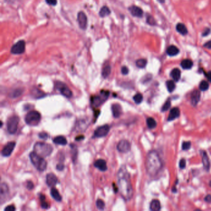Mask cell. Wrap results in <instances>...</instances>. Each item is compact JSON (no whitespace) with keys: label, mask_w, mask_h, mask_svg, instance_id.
<instances>
[{"label":"cell","mask_w":211,"mask_h":211,"mask_svg":"<svg viewBox=\"0 0 211 211\" xmlns=\"http://www.w3.org/2000/svg\"><path fill=\"white\" fill-rule=\"evenodd\" d=\"M136 64L139 68H143L147 64V60L145 59H139L136 61Z\"/></svg>","instance_id":"obj_33"},{"label":"cell","mask_w":211,"mask_h":211,"mask_svg":"<svg viewBox=\"0 0 211 211\" xmlns=\"http://www.w3.org/2000/svg\"><path fill=\"white\" fill-rule=\"evenodd\" d=\"M110 131V126L108 125H105L97 127L94 131V138H102L106 136Z\"/></svg>","instance_id":"obj_10"},{"label":"cell","mask_w":211,"mask_h":211,"mask_svg":"<svg viewBox=\"0 0 211 211\" xmlns=\"http://www.w3.org/2000/svg\"><path fill=\"white\" fill-rule=\"evenodd\" d=\"M41 120L40 113L37 111H30L27 113L25 117V121L28 125L31 126H37Z\"/></svg>","instance_id":"obj_5"},{"label":"cell","mask_w":211,"mask_h":211,"mask_svg":"<svg viewBox=\"0 0 211 211\" xmlns=\"http://www.w3.org/2000/svg\"><path fill=\"white\" fill-rule=\"evenodd\" d=\"M34 152L42 157H47L51 155L53 147L50 144L43 142H37L34 145Z\"/></svg>","instance_id":"obj_3"},{"label":"cell","mask_w":211,"mask_h":211,"mask_svg":"<svg viewBox=\"0 0 211 211\" xmlns=\"http://www.w3.org/2000/svg\"><path fill=\"white\" fill-rule=\"evenodd\" d=\"M131 14L133 16L141 17L143 15V11L141 8L136 6H132L129 8Z\"/></svg>","instance_id":"obj_17"},{"label":"cell","mask_w":211,"mask_h":211,"mask_svg":"<svg viewBox=\"0 0 211 211\" xmlns=\"http://www.w3.org/2000/svg\"><path fill=\"white\" fill-rule=\"evenodd\" d=\"M84 137L83 136H77V137L76 138V140H82L84 139Z\"/></svg>","instance_id":"obj_55"},{"label":"cell","mask_w":211,"mask_h":211,"mask_svg":"<svg viewBox=\"0 0 211 211\" xmlns=\"http://www.w3.org/2000/svg\"><path fill=\"white\" fill-rule=\"evenodd\" d=\"M56 87L58 89L60 93L66 97V98H71L73 96L72 91L69 89V87L64 83L61 82H56Z\"/></svg>","instance_id":"obj_8"},{"label":"cell","mask_w":211,"mask_h":211,"mask_svg":"<svg viewBox=\"0 0 211 211\" xmlns=\"http://www.w3.org/2000/svg\"><path fill=\"white\" fill-rule=\"evenodd\" d=\"M96 206L97 208L100 210H103L105 208V203L102 199H98L96 202Z\"/></svg>","instance_id":"obj_37"},{"label":"cell","mask_w":211,"mask_h":211,"mask_svg":"<svg viewBox=\"0 0 211 211\" xmlns=\"http://www.w3.org/2000/svg\"><path fill=\"white\" fill-rule=\"evenodd\" d=\"M118 188L121 196L125 200L129 201L133 196V189L132 186L130 175L125 166L120 169L117 175Z\"/></svg>","instance_id":"obj_1"},{"label":"cell","mask_w":211,"mask_h":211,"mask_svg":"<svg viewBox=\"0 0 211 211\" xmlns=\"http://www.w3.org/2000/svg\"><path fill=\"white\" fill-rule=\"evenodd\" d=\"M210 29H209V28H206L204 30V31L203 32V36L204 37V36H208V35L210 34Z\"/></svg>","instance_id":"obj_51"},{"label":"cell","mask_w":211,"mask_h":211,"mask_svg":"<svg viewBox=\"0 0 211 211\" xmlns=\"http://www.w3.org/2000/svg\"><path fill=\"white\" fill-rule=\"evenodd\" d=\"M209 84L207 81H201V82L200 83L199 89L201 90L206 91L209 89Z\"/></svg>","instance_id":"obj_34"},{"label":"cell","mask_w":211,"mask_h":211,"mask_svg":"<svg viewBox=\"0 0 211 211\" xmlns=\"http://www.w3.org/2000/svg\"><path fill=\"white\" fill-rule=\"evenodd\" d=\"M110 14V10L107 6H103L99 12V15L102 17H106Z\"/></svg>","instance_id":"obj_30"},{"label":"cell","mask_w":211,"mask_h":211,"mask_svg":"<svg viewBox=\"0 0 211 211\" xmlns=\"http://www.w3.org/2000/svg\"><path fill=\"white\" fill-rule=\"evenodd\" d=\"M171 76L175 81L176 82L178 81L179 80L180 77H181V72H180V70L178 68L173 69L171 72Z\"/></svg>","instance_id":"obj_26"},{"label":"cell","mask_w":211,"mask_h":211,"mask_svg":"<svg viewBox=\"0 0 211 211\" xmlns=\"http://www.w3.org/2000/svg\"><path fill=\"white\" fill-rule=\"evenodd\" d=\"M162 163L160 157L156 151H151L148 153L146 160V168L147 173L154 177L160 171Z\"/></svg>","instance_id":"obj_2"},{"label":"cell","mask_w":211,"mask_h":211,"mask_svg":"<svg viewBox=\"0 0 211 211\" xmlns=\"http://www.w3.org/2000/svg\"><path fill=\"white\" fill-rule=\"evenodd\" d=\"M41 207L43 209H48L49 208V205L45 201H41Z\"/></svg>","instance_id":"obj_48"},{"label":"cell","mask_w":211,"mask_h":211,"mask_svg":"<svg viewBox=\"0 0 211 211\" xmlns=\"http://www.w3.org/2000/svg\"><path fill=\"white\" fill-rule=\"evenodd\" d=\"M16 142L12 141L8 142L6 146H4L1 151V155L4 157H9L11 156L13 150L15 147Z\"/></svg>","instance_id":"obj_13"},{"label":"cell","mask_w":211,"mask_h":211,"mask_svg":"<svg viewBox=\"0 0 211 211\" xmlns=\"http://www.w3.org/2000/svg\"><path fill=\"white\" fill-rule=\"evenodd\" d=\"M25 49V43L24 40H19L11 47V53L14 55H21L24 53Z\"/></svg>","instance_id":"obj_9"},{"label":"cell","mask_w":211,"mask_h":211,"mask_svg":"<svg viewBox=\"0 0 211 211\" xmlns=\"http://www.w3.org/2000/svg\"><path fill=\"white\" fill-rule=\"evenodd\" d=\"M77 22L79 27L82 29L85 30L87 26V17L85 13L82 11H80L77 14Z\"/></svg>","instance_id":"obj_12"},{"label":"cell","mask_w":211,"mask_h":211,"mask_svg":"<svg viewBox=\"0 0 211 211\" xmlns=\"http://www.w3.org/2000/svg\"><path fill=\"white\" fill-rule=\"evenodd\" d=\"M38 136L40 138L44 139V140H46L48 138V133H46V132H42V133H40L38 134Z\"/></svg>","instance_id":"obj_43"},{"label":"cell","mask_w":211,"mask_h":211,"mask_svg":"<svg viewBox=\"0 0 211 211\" xmlns=\"http://www.w3.org/2000/svg\"><path fill=\"white\" fill-rule=\"evenodd\" d=\"M118 151L122 153H126L131 149V144L128 140L123 139L118 142L117 145Z\"/></svg>","instance_id":"obj_11"},{"label":"cell","mask_w":211,"mask_h":211,"mask_svg":"<svg viewBox=\"0 0 211 211\" xmlns=\"http://www.w3.org/2000/svg\"><path fill=\"white\" fill-rule=\"evenodd\" d=\"M179 50L178 48L174 45L170 46L167 48V50H166V53L171 56L177 55L179 53Z\"/></svg>","instance_id":"obj_23"},{"label":"cell","mask_w":211,"mask_h":211,"mask_svg":"<svg viewBox=\"0 0 211 211\" xmlns=\"http://www.w3.org/2000/svg\"><path fill=\"white\" fill-rule=\"evenodd\" d=\"M191 144L190 142H189V141L184 142L182 144V149L184 151L188 150V149H190L191 147Z\"/></svg>","instance_id":"obj_42"},{"label":"cell","mask_w":211,"mask_h":211,"mask_svg":"<svg viewBox=\"0 0 211 211\" xmlns=\"http://www.w3.org/2000/svg\"><path fill=\"white\" fill-rule=\"evenodd\" d=\"M22 94H23V90L21 89H16L11 92L10 96L11 97V98H17L21 95Z\"/></svg>","instance_id":"obj_36"},{"label":"cell","mask_w":211,"mask_h":211,"mask_svg":"<svg viewBox=\"0 0 211 211\" xmlns=\"http://www.w3.org/2000/svg\"><path fill=\"white\" fill-rule=\"evenodd\" d=\"M179 166V168L182 169H183L185 168V166H186V160H184V159H182L180 160Z\"/></svg>","instance_id":"obj_44"},{"label":"cell","mask_w":211,"mask_h":211,"mask_svg":"<svg viewBox=\"0 0 211 211\" xmlns=\"http://www.w3.org/2000/svg\"><path fill=\"white\" fill-rule=\"evenodd\" d=\"M53 141L55 144L62 145V146H65V145L67 144V139L63 136H57V137L53 139Z\"/></svg>","instance_id":"obj_22"},{"label":"cell","mask_w":211,"mask_h":211,"mask_svg":"<svg viewBox=\"0 0 211 211\" xmlns=\"http://www.w3.org/2000/svg\"><path fill=\"white\" fill-rule=\"evenodd\" d=\"M32 164L38 171H43L47 169V163L43 157L38 155L35 152H32L29 155Z\"/></svg>","instance_id":"obj_4"},{"label":"cell","mask_w":211,"mask_h":211,"mask_svg":"<svg viewBox=\"0 0 211 211\" xmlns=\"http://www.w3.org/2000/svg\"><path fill=\"white\" fill-rule=\"evenodd\" d=\"M19 122V118L17 116H12L9 118L7 121V129L9 133L14 134L16 133Z\"/></svg>","instance_id":"obj_6"},{"label":"cell","mask_w":211,"mask_h":211,"mask_svg":"<svg viewBox=\"0 0 211 211\" xmlns=\"http://www.w3.org/2000/svg\"><path fill=\"white\" fill-rule=\"evenodd\" d=\"M180 115V112L178 108H173L171 110L168 117L169 121H172L177 118Z\"/></svg>","instance_id":"obj_20"},{"label":"cell","mask_w":211,"mask_h":211,"mask_svg":"<svg viewBox=\"0 0 211 211\" xmlns=\"http://www.w3.org/2000/svg\"><path fill=\"white\" fill-rule=\"evenodd\" d=\"M39 196H40V201H45V196L43 195H42V194H40V195H39Z\"/></svg>","instance_id":"obj_56"},{"label":"cell","mask_w":211,"mask_h":211,"mask_svg":"<svg viewBox=\"0 0 211 211\" xmlns=\"http://www.w3.org/2000/svg\"><path fill=\"white\" fill-rule=\"evenodd\" d=\"M170 106H171V102H170V101L169 100H168L164 103V105H163V107H162V112H165V111L168 110L169 109V108L170 107Z\"/></svg>","instance_id":"obj_40"},{"label":"cell","mask_w":211,"mask_h":211,"mask_svg":"<svg viewBox=\"0 0 211 211\" xmlns=\"http://www.w3.org/2000/svg\"><path fill=\"white\" fill-rule=\"evenodd\" d=\"M121 73L124 75H126V74H128L129 73V69L126 66H123L121 68Z\"/></svg>","instance_id":"obj_49"},{"label":"cell","mask_w":211,"mask_h":211,"mask_svg":"<svg viewBox=\"0 0 211 211\" xmlns=\"http://www.w3.org/2000/svg\"><path fill=\"white\" fill-rule=\"evenodd\" d=\"M147 23L149 25H156L155 19H153V17L151 15H149L147 16Z\"/></svg>","instance_id":"obj_39"},{"label":"cell","mask_w":211,"mask_h":211,"mask_svg":"<svg viewBox=\"0 0 211 211\" xmlns=\"http://www.w3.org/2000/svg\"><path fill=\"white\" fill-rule=\"evenodd\" d=\"M94 166L99 169L100 171H105L107 170V162L103 159H99L94 163Z\"/></svg>","instance_id":"obj_18"},{"label":"cell","mask_w":211,"mask_h":211,"mask_svg":"<svg viewBox=\"0 0 211 211\" xmlns=\"http://www.w3.org/2000/svg\"><path fill=\"white\" fill-rule=\"evenodd\" d=\"M71 147L72 148V152H73V161H75L77 156V150L76 146L74 144H71Z\"/></svg>","instance_id":"obj_38"},{"label":"cell","mask_w":211,"mask_h":211,"mask_svg":"<svg viewBox=\"0 0 211 211\" xmlns=\"http://www.w3.org/2000/svg\"><path fill=\"white\" fill-rule=\"evenodd\" d=\"M133 100L137 104H139L142 102V101L143 100V96L141 94L138 93L136 94L134 97H133Z\"/></svg>","instance_id":"obj_35"},{"label":"cell","mask_w":211,"mask_h":211,"mask_svg":"<svg viewBox=\"0 0 211 211\" xmlns=\"http://www.w3.org/2000/svg\"><path fill=\"white\" fill-rule=\"evenodd\" d=\"M111 73V66L110 64L105 65L103 67L102 71V75L103 78H107L108 77V76Z\"/></svg>","instance_id":"obj_29"},{"label":"cell","mask_w":211,"mask_h":211,"mask_svg":"<svg viewBox=\"0 0 211 211\" xmlns=\"http://www.w3.org/2000/svg\"><path fill=\"white\" fill-rule=\"evenodd\" d=\"M110 92L108 91H102L100 92V95L95 96L92 100V104L95 107H99L102 105L105 100H106L109 95Z\"/></svg>","instance_id":"obj_7"},{"label":"cell","mask_w":211,"mask_h":211,"mask_svg":"<svg viewBox=\"0 0 211 211\" xmlns=\"http://www.w3.org/2000/svg\"><path fill=\"white\" fill-rule=\"evenodd\" d=\"M210 186H211V182H210Z\"/></svg>","instance_id":"obj_58"},{"label":"cell","mask_w":211,"mask_h":211,"mask_svg":"<svg viewBox=\"0 0 211 211\" xmlns=\"http://www.w3.org/2000/svg\"><path fill=\"white\" fill-rule=\"evenodd\" d=\"M193 63L191 60L186 59L182 61L181 66L184 69H190L193 67Z\"/></svg>","instance_id":"obj_28"},{"label":"cell","mask_w":211,"mask_h":211,"mask_svg":"<svg viewBox=\"0 0 211 211\" xmlns=\"http://www.w3.org/2000/svg\"><path fill=\"white\" fill-rule=\"evenodd\" d=\"M34 188V184L31 181H29L27 183V188L29 190H32Z\"/></svg>","instance_id":"obj_45"},{"label":"cell","mask_w":211,"mask_h":211,"mask_svg":"<svg viewBox=\"0 0 211 211\" xmlns=\"http://www.w3.org/2000/svg\"><path fill=\"white\" fill-rule=\"evenodd\" d=\"M201 98L200 92L197 90L193 91L191 95V102L193 106L195 107L199 102Z\"/></svg>","instance_id":"obj_16"},{"label":"cell","mask_w":211,"mask_h":211,"mask_svg":"<svg viewBox=\"0 0 211 211\" xmlns=\"http://www.w3.org/2000/svg\"><path fill=\"white\" fill-rule=\"evenodd\" d=\"M204 47L206 48H209V49H211V40L208 42L207 43H206L204 45Z\"/></svg>","instance_id":"obj_53"},{"label":"cell","mask_w":211,"mask_h":211,"mask_svg":"<svg viewBox=\"0 0 211 211\" xmlns=\"http://www.w3.org/2000/svg\"><path fill=\"white\" fill-rule=\"evenodd\" d=\"M46 183L49 187H53L58 183V178L53 173H48L47 175Z\"/></svg>","instance_id":"obj_14"},{"label":"cell","mask_w":211,"mask_h":211,"mask_svg":"<svg viewBox=\"0 0 211 211\" xmlns=\"http://www.w3.org/2000/svg\"><path fill=\"white\" fill-rule=\"evenodd\" d=\"M204 200L206 202H207V203H211V195H208L206 196L204 198Z\"/></svg>","instance_id":"obj_52"},{"label":"cell","mask_w":211,"mask_h":211,"mask_svg":"<svg viewBox=\"0 0 211 211\" xmlns=\"http://www.w3.org/2000/svg\"><path fill=\"white\" fill-rule=\"evenodd\" d=\"M51 195L53 198L56 201L60 202L62 200V197H61L58 191L57 190V189H56L54 187H52V188L51 189Z\"/></svg>","instance_id":"obj_24"},{"label":"cell","mask_w":211,"mask_h":211,"mask_svg":"<svg viewBox=\"0 0 211 211\" xmlns=\"http://www.w3.org/2000/svg\"><path fill=\"white\" fill-rule=\"evenodd\" d=\"M158 1H159L161 3H164L165 2V0H158Z\"/></svg>","instance_id":"obj_57"},{"label":"cell","mask_w":211,"mask_h":211,"mask_svg":"<svg viewBox=\"0 0 211 211\" xmlns=\"http://www.w3.org/2000/svg\"><path fill=\"white\" fill-rule=\"evenodd\" d=\"M16 210V208L14 206H8L7 207L4 209V211H14Z\"/></svg>","instance_id":"obj_46"},{"label":"cell","mask_w":211,"mask_h":211,"mask_svg":"<svg viewBox=\"0 0 211 211\" xmlns=\"http://www.w3.org/2000/svg\"><path fill=\"white\" fill-rule=\"evenodd\" d=\"M64 169V165L62 163H60L56 165V169L60 171H62Z\"/></svg>","instance_id":"obj_50"},{"label":"cell","mask_w":211,"mask_h":211,"mask_svg":"<svg viewBox=\"0 0 211 211\" xmlns=\"http://www.w3.org/2000/svg\"><path fill=\"white\" fill-rule=\"evenodd\" d=\"M166 85L169 92H172L175 89V84L173 81L170 80L166 81Z\"/></svg>","instance_id":"obj_32"},{"label":"cell","mask_w":211,"mask_h":211,"mask_svg":"<svg viewBox=\"0 0 211 211\" xmlns=\"http://www.w3.org/2000/svg\"><path fill=\"white\" fill-rule=\"evenodd\" d=\"M1 201L3 202L4 198L7 197L8 194L9 193V188L6 183H1Z\"/></svg>","instance_id":"obj_21"},{"label":"cell","mask_w":211,"mask_h":211,"mask_svg":"<svg viewBox=\"0 0 211 211\" xmlns=\"http://www.w3.org/2000/svg\"><path fill=\"white\" fill-rule=\"evenodd\" d=\"M32 94H34V96L35 97H37L38 95V98H41L42 97L44 96V93H43V92L40 90H39L38 89H35L34 90V92H32Z\"/></svg>","instance_id":"obj_41"},{"label":"cell","mask_w":211,"mask_h":211,"mask_svg":"<svg viewBox=\"0 0 211 211\" xmlns=\"http://www.w3.org/2000/svg\"><path fill=\"white\" fill-rule=\"evenodd\" d=\"M205 74L206 77L208 79V80L211 82V71H209L208 73H206Z\"/></svg>","instance_id":"obj_54"},{"label":"cell","mask_w":211,"mask_h":211,"mask_svg":"<svg viewBox=\"0 0 211 211\" xmlns=\"http://www.w3.org/2000/svg\"><path fill=\"white\" fill-rule=\"evenodd\" d=\"M47 4L51 6H55L57 4V0H45Z\"/></svg>","instance_id":"obj_47"},{"label":"cell","mask_w":211,"mask_h":211,"mask_svg":"<svg viewBox=\"0 0 211 211\" xmlns=\"http://www.w3.org/2000/svg\"><path fill=\"white\" fill-rule=\"evenodd\" d=\"M201 156H202V160H203V164L204 165V167L206 170L209 171V168H210V162H209V157H208L207 153H206V152H205V151H202Z\"/></svg>","instance_id":"obj_19"},{"label":"cell","mask_w":211,"mask_h":211,"mask_svg":"<svg viewBox=\"0 0 211 211\" xmlns=\"http://www.w3.org/2000/svg\"><path fill=\"white\" fill-rule=\"evenodd\" d=\"M177 31L181 34L183 36H185L186 34L188 33V30L187 28L185 26V25L182 24V23H179L177 25V27H176Z\"/></svg>","instance_id":"obj_27"},{"label":"cell","mask_w":211,"mask_h":211,"mask_svg":"<svg viewBox=\"0 0 211 211\" xmlns=\"http://www.w3.org/2000/svg\"><path fill=\"white\" fill-rule=\"evenodd\" d=\"M147 125L149 128L153 129L156 127L157 123L153 118H148L147 119Z\"/></svg>","instance_id":"obj_31"},{"label":"cell","mask_w":211,"mask_h":211,"mask_svg":"<svg viewBox=\"0 0 211 211\" xmlns=\"http://www.w3.org/2000/svg\"><path fill=\"white\" fill-rule=\"evenodd\" d=\"M161 206L159 200H153L150 204V209L153 211H159L160 210Z\"/></svg>","instance_id":"obj_25"},{"label":"cell","mask_w":211,"mask_h":211,"mask_svg":"<svg viewBox=\"0 0 211 211\" xmlns=\"http://www.w3.org/2000/svg\"><path fill=\"white\" fill-rule=\"evenodd\" d=\"M112 112L113 116L115 118H119L122 114V108L118 103H114L112 105Z\"/></svg>","instance_id":"obj_15"}]
</instances>
